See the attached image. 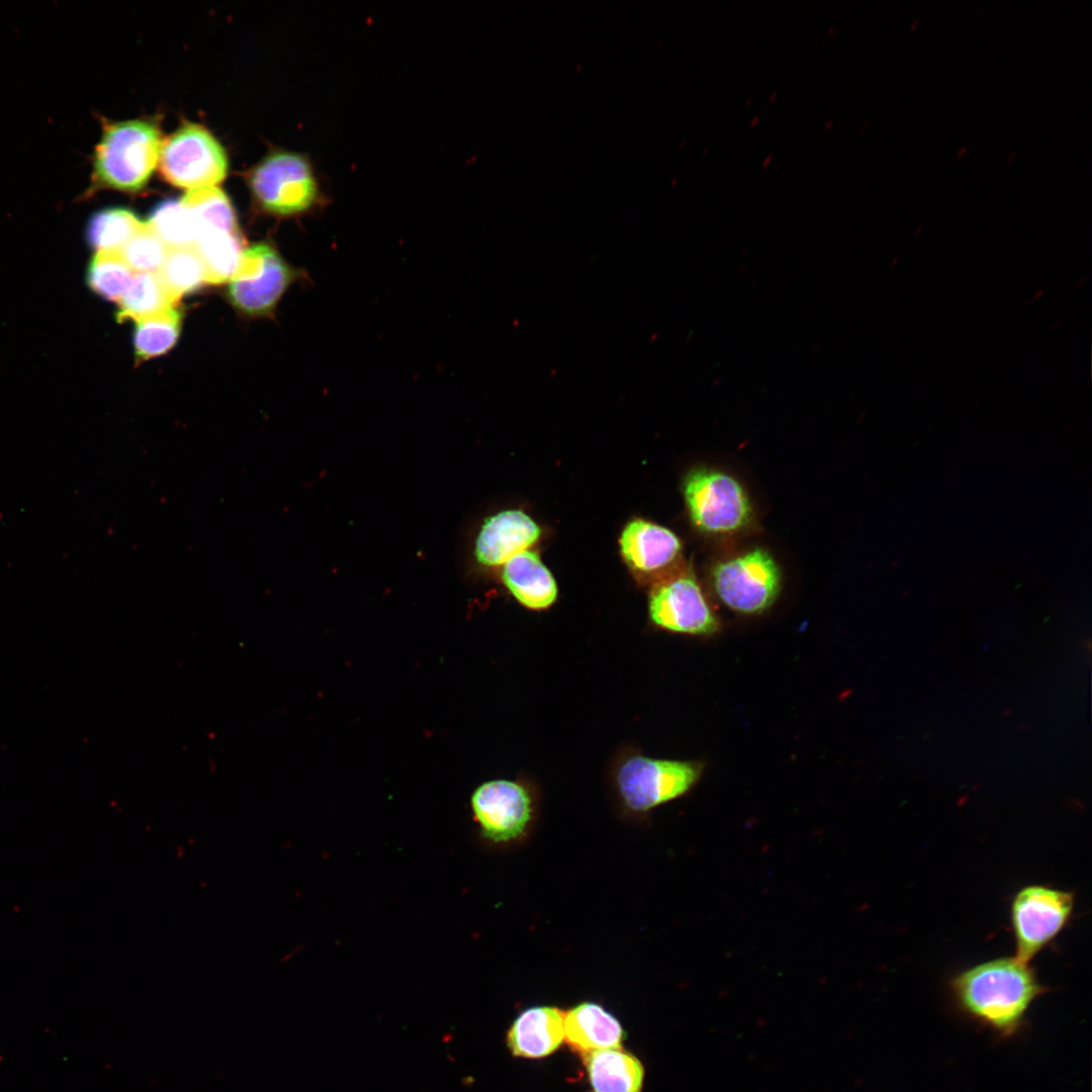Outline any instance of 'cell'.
I'll return each mask as SVG.
<instances>
[{"label": "cell", "mask_w": 1092, "mask_h": 1092, "mask_svg": "<svg viewBox=\"0 0 1092 1092\" xmlns=\"http://www.w3.org/2000/svg\"><path fill=\"white\" fill-rule=\"evenodd\" d=\"M951 1000L965 1017L1000 1039L1018 1034L1034 1001L1048 989L1030 963L1002 957L972 966L948 982Z\"/></svg>", "instance_id": "cell-1"}, {"label": "cell", "mask_w": 1092, "mask_h": 1092, "mask_svg": "<svg viewBox=\"0 0 1092 1092\" xmlns=\"http://www.w3.org/2000/svg\"><path fill=\"white\" fill-rule=\"evenodd\" d=\"M702 771L700 761L653 757L623 744L610 759L608 781L622 813L644 816L691 791Z\"/></svg>", "instance_id": "cell-2"}, {"label": "cell", "mask_w": 1092, "mask_h": 1092, "mask_svg": "<svg viewBox=\"0 0 1092 1092\" xmlns=\"http://www.w3.org/2000/svg\"><path fill=\"white\" fill-rule=\"evenodd\" d=\"M161 146L160 131L153 122L103 119L91 158V183L84 195L101 189H141L159 162Z\"/></svg>", "instance_id": "cell-3"}, {"label": "cell", "mask_w": 1092, "mask_h": 1092, "mask_svg": "<svg viewBox=\"0 0 1092 1092\" xmlns=\"http://www.w3.org/2000/svg\"><path fill=\"white\" fill-rule=\"evenodd\" d=\"M250 187L266 211L283 217L324 210L332 201L308 155L274 150L252 170Z\"/></svg>", "instance_id": "cell-4"}, {"label": "cell", "mask_w": 1092, "mask_h": 1092, "mask_svg": "<svg viewBox=\"0 0 1092 1092\" xmlns=\"http://www.w3.org/2000/svg\"><path fill=\"white\" fill-rule=\"evenodd\" d=\"M694 526L714 536L740 533L753 520V508L742 484L732 475L709 467L691 470L682 484Z\"/></svg>", "instance_id": "cell-5"}, {"label": "cell", "mask_w": 1092, "mask_h": 1092, "mask_svg": "<svg viewBox=\"0 0 1092 1092\" xmlns=\"http://www.w3.org/2000/svg\"><path fill=\"white\" fill-rule=\"evenodd\" d=\"M711 580L715 594L727 608L755 615L776 602L782 574L769 552L752 548L719 560L712 568Z\"/></svg>", "instance_id": "cell-6"}, {"label": "cell", "mask_w": 1092, "mask_h": 1092, "mask_svg": "<svg viewBox=\"0 0 1092 1092\" xmlns=\"http://www.w3.org/2000/svg\"><path fill=\"white\" fill-rule=\"evenodd\" d=\"M1074 905L1071 891L1038 884L1017 891L1010 904L1015 957L1030 963L1067 926Z\"/></svg>", "instance_id": "cell-7"}, {"label": "cell", "mask_w": 1092, "mask_h": 1092, "mask_svg": "<svg viewBox=\"0 0 1092 1092\" xmlns=\"http://www.w3.org/2000/svg\"><path fill=\"white\" fill-rule=\"evenodd\" d=\"M648 620L654 630L689 636H707L719 629L716 614L688 570L663 574L653 582Z\"/></svg>", "instance_id": "cell-8"}, {"label": "cell", "mask_w": 1092, "mask_h": 1092, "mask_svg": "<svg viewBox=\"0 0 1092 1092\" xmlns=\"http://www.w3.org/2000/svg\"><path fill=\"white\" fill-rule=\"evenodd\" d=\"M158 163L169 183L188 190L215 186L228 169L221 145L196 123L183 124L162 143Z\"/></svg>", "instance_id": "cell-9"}, {"label": "cell", "mask_w": 1092, "mask_h": 1092, "mask_svg": "<svg viewBox=\"0 0 1092 1092\" xmlns=\"http://www.w3.org/2000/svg\"><path fill=\"white\" fill-rule=\"evenodd\" d=\"M537 805V787L525 776L487 781L471 796L475 820L483 836L494 842L511 841L526 833Z\"/></svg>", "instance_id": "cell-10"}, {"label": "cell", "mask_w": 1092, "mask_h": 1092, "mask_svg": "<svg viewBox=\"0 0 1092 1092\" xmlns=\"http://www.w3.org/2000/svg\"><path fill=\"white\" fill-rule=\"evenodd\" d=\"M300 276V272L272 246L257 244L244 251L231 279L228 296L241 311L266 315L273 311L283 293Z\"/></svg>", "instance_id": "cell-11"}, {"label": "cell", "mask_w": 1092, "mask_h": 1092, "mask_svg": "<svg viewBox=\"0 0 1092 1092\" xmlns=\"http://www.w3.org/2000/svg\"><path fill=\"white\" fill-rule=\"evenodd\" d=\"M619 545L626 564L641 576L663 572L681 552V543L673 532L642 519L625 526Z\"/></svg>", "instance_id": "cell-12"}, {"label": "cell", "mask_w": 1092, "mask_h": 1092, "mask_svg": "<svg viewBox=\"0 0 1092 1092\" xmlns=\"http://www.w3.org/2000/svg\"><path fill=\"white\" fill-rule=\"evenodd\" d=\"M539 526L524 512L503 511L486 519L475 543V556L486 566L504 565L539 539Z\"/></svg>", "instance_id": "cell-13"}, {"label": "cell", "mask_w": 1092, "mask_h": 1092, "mask_svg": "<svg viewBox=\"0 0 1092 1092\" xmlns=\"http://www.w3.org/2000/svg\"><path fill=\"white\" fill-rule=\"evenodd\" d=\"M502 578L514 599L529 610H547L557 600L556 581L536 552L527 550L511 558Z\"/></svg>", "instance_id": "cell-14"}, {"label": "cell", "mask_w": 1092, "mask_h": 1092, "mask_svg": "<svg viewBox=\"0 0 1092 1092\" xmlns=\"http://www.w3.org/2000/svg\"><path fill=\"white\" fill-rule=\"evenodd\" d=\"M563 1013L555 1007L525 1010L509 1032V1045L516 1056L541 1058L554 1052L564 1038Z\"/></svg>", "instance_id": "cell-15"}, {"label": "cell", "mask_w": 1092, "mask_h": 1092, "mask_svg": "<svg viewBox=\"0 0 1092 1092\" xmlns=\"http://www.w3.org/2000/svg\"><path fill=\"white\" fill-rule=\"evenodd\" d=\"M563 1028L567 1043L582 1055L621 1049V1025L598 1004L584 1002L569 1010L564 1015Z\"/></svg>", "instance_id": "cell-16"}, {"label": "cell", "mask_w": 1092, "mask_h": 1092, "mask_svg": "<svg viewBox=\"0 0 1092 1092\" xmlns=\"http://www.w3.org/2000/svg\"><path fill=\"white\" fill-rule=\"evenodd\" d=\"M594 1092H639L643 1068L632 1055L620 1049L599 1050L583 1055Z\"/></svg>", "instance_id": "cell-17"}, {"label": "cell", "mask_w": 1092, "mask_h": 1092, "mask_svg": "<svg viewBox=\"0 0 1092 1092\" xmlns=\"http://www.w3.org/2000/svg\"><path fill=\"white\" fill-rule=\"evenodd\" d=\"M194 247L205 270V281L212 284L233 278L245 251L239 231L202 230Z\"/></svg>", "instance_id": "cell-18"}, {"label": "cell", "mask_w": 1092, "mask_h": 1092, "mask_svg": "<svg viewBox=\"0 0 1092 1092\" xmlns=\"http://www.w3.org/2000/svg\"><path fill=\"white\" fill-rule=\"evenodd\" d=\"M176 303L158 273H139L122 294L116 317L120 323L136 322L175 307Z\"/></svg>", "instance_id": "cell-19"}, {"label": "cell", "mask_w": 1092, "mask_h": 1092, "mask_svg": "<svg viewBox=\"0 0 1092 1092\" xmlns=\"http://www.w3.org/2000/svg\"><path fill=\"white\" fill-rule=\"evenodd\" d=\"M143 222L128 209L104 208L89 218L86 239L97 252L119 251Z\"/></svg>", "instance_id": "cell-20"}, {"label": "cell", "mask_w": 1092, "mask_h": 1092, "mask_svg": "<svg viewBox=\"0 0 1092 1092\" xmlns=\"http://www.w3.org/2000/svg\"><path fill=\"white\" fill-rule=\"evenodd\" d=\"M147 222L168 248L194 247L201 232L199 222L181 200L162 201Z\"/></svg>", "instance_id": "cell-21"}, {"label": "cell", "mask_w": 1092, "mask_h": 1092, "mask_svg": "<svg viewBox=\"0 0 1092 1092\" xmlns=\"http://www.w3.org/2000/svg\"><path fill=\"white\" fill-rule=\"evenodd\" d=\"M158 274L177 302L206 282L205 270L195 247L169 248Z\"/></svg>", "instance_id": "cell-22"}, {"label": "cell", "mask_w": 1092, "mask_h": 1092, "mask_svg": "<svg viewBox=\"0 0 1092 1092\" xmlns=\"http://www.w3.org/2000/svg\"><path fill=\"white\" fill-rule=\"evenodd\" d=\"M181 326V313L171 307L136 321L133 335L135 356L146 360L166 353L176 343Z\"/></svg>", "instance_id": "cell-23"}, {"label": "cell", "mask_w": 1092, "mask_h": 1092, "mask_svg": "<svg viewBox=\"0 0 1092 1092\" xmlns=\"http://www.w3.org/2000/svg\"><path fill=\"white\" fill-rule=\"evenodd\" d=\"M180 200L193 213L201 231H238L231 201L216 186L188 190Z\"/></svg>", "instance_id": "cell-24"}, {"label": "cell", "mask_w": 1092, "mask_h": 1092, "mask_svg": "<svg viewBox=\"0 0 1092 1092\" xmlns=\"http://www.w3.org/2000/svg\"><path fill=\"white\" fill-rule=\"evenodd\" d=\"M133 271L118 251L97 252L87 271L91 290L108 300H118L129 285Z\"/></svg>", "instance_id": "cell-25"}, {"label": "cell", "mask_w": 1092, "mask_h": 1092, "mask_svg": "<svg viewBox=\"0 0 1092 1092\" xmlns=\"http://www.w3.org/2000/svg\"><path fill=\"white\" fill-rule=\"evenodd\" d=\"M168 247L148 222L118 251L127 266L139 273H158L166 258Z\"/></svg>", "instance_id": "cell-26"}, {"label": "cell", "mask_w": 1092, "mask_h": 1092, "mask_svg": "<svg viewBox=\"0 0 1092 1092\" xmlns=\"http://www.w3.org/2000/svg\"><path fill=\"white\" fill-rule=\"evenodd\" d=\"M1031 728H1032V726H1031V724H1029V723H1024V724H1022V725H1020V726L1018 727V729H1019L1020 731H1027V730H1030Z\"/></svg>", "instance_id": "cell-27"}, {"label": "cell", "mask_w": 1092, "mask_h": 1092, "mask_svg": "<svg viewBox=\"0 0 1092 1092\" xmlns=\"http://www.w3.org/2000/svg\"><path fill=\"white\" fill-rule=\"evenodd\" d=\"M1086 648L1088 649V651L1091 650V640L1090 639H1087V641H1086Z\"/></svg>", "instance_id": "cell-28"}, {"label": "cell", "mask_w": 1092, "mask_h": 1092, "mask_svg": "<svg viewBox=\"0 0 1092 1092\" xmlns=\"http://www.w3.org/2000/svg\"><path fill=\"white\" fill-rule=\"evenodd\" d=\"M1011 713H1012V709H1007V710H1006V711H1005V712H1004V713L1002 714V716H1003V717H1006V716L1010 715Z\"/></svg>", "instance_id": "cell-29"}, {"label": "cell", "mask_w": 1092, "mask_h": 1092, "mask_svg": "<svg viewBox=\"0 0 1092 1092\" xmlns=\"http://www.w3.org/2000/svg\"><path fill=\"white\" fill-rule=\"evenodd\" d=\"M964 151H965V148H963V149H962V150L960 151L959 157H960V156H961V155H962V154L964 153Z\"/></svg>", "instance_id": "cell-30"}]
</instances>
